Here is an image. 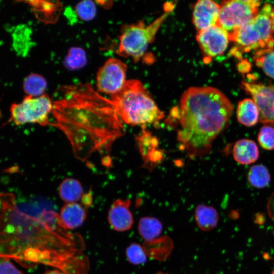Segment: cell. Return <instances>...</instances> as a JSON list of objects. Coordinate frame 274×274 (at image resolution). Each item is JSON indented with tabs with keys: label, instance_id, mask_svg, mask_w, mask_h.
I'll use <instances>...</instances> for the list:
<instances>
[{
	"label": "cell",
	"instance_id": "16",
	"mask_svg": "<svg viewBox=\"0 0 274 274\" xmlns=\"http://www.w3.org/2000/svg\"><path fill=\"white\" fill-rule=\"evenodd\" d=\"M236 115L238 121L248 127L255 125L260 121L259 109L252 99L246 98L238 103Z\"/></svg>",
	"mask_w": 274,
	"mask_h": 274
},
{
	"label": "cell",
	"instance_id": "3",
	"mask_svg": "<svg viewBox=\"0 0 274 274\" xmlns=\"http://www.w3.org/2000/svg\"><path fill=\"white\" fill-rule=\"evenodd\" d=\"M233 107L228 98L212 87H192L183 94L177 117V139L191 156L204 155L228 125Z\"/></svg>",
	"mask_w": 274,
	"mask_h": 274
},
{
	"label": "cell",
	"instance_id": "7",
	"mask_svg": "<svg viewBox=\"0 0 274 274\" xmlns=\"http://www.w3.org/2000/svg\"><path fill=\"white\" fill-rule=\"evenodd\" d=\"M220 5L218 25L230 37L257 15L260 2L256 0H231L223 1Z\"/></svg>",
	"mask_w": 274,
	"mask_h": 274
},
{
	"label": "cell",
	"instance_id": "25",
	"mask_svg": "<svg viewBox=\"0 0 274 274\" xmlns=\"http://www.w3.org/2000/svg\"><path fill=\"white\" fill-rule=\"evenodd\" d=\"M258 141L262 148L274 150V127L268 125L262 126L258 134Z\"/></svg>",
	"mask_w": 274,
	"mask_h": 274
},
{
	"label": "cell",
	"instance_id": "30",
	"mask_svg": "<svg viewBox=\"0 0 274 274\" xmlns=\"http://www.w3.org/2000/svg\"><path fill=\"white\" fill-rule=\"evenodd\" d=\"M42 274H65V273H64V272L58 269H55V270H47Z\"/></svg>",
	"mask_w": 274,
	"mask_h": 274
},
{
	"label": "cell",
	"instance_id": "24",
	"mask_svg": "<svg viewBox=\"0 0 274 274\" xmlns=\"http://www.w3.org/2000/svg\"><path fill=\"white\" fill-rule=\"evenodd\" d=\"M86 61L85 53L82 49L72 48L66 57L65 64L70 69H77L83 67Z\"/></svg>",
	"mask_w": 274,
	"mask_h": 274
},
{
	"label": "cell",
	"instance_id": "22",
	"mask_svg": "<svg viewBox=\"0 0 274 274\" xmlns=\"http://www.w3.org/2000/svg\"><path fill=\"white\" fill-rule=\"evenodd\" d=\"M254 60L269 77L274 79V49L255 52Z\"/></svg>",
	"mask_w": 274,
	"mask_h": 274
},
{
	"label": "cell",
	"instance_id": "6",
	"mask_svg": "<svg viewBox=\"0 0 274 274\" xmlns=\"http://www.w3.org/2000/svg\"><path fill=\"white\" fill-rule=\"evenodd\" d=\"M172 8L166 9L163 14L149 25H146L143 21H139L125 25L119 38L120 53L132 57L135 61L139 60L145 54L149 45L154 41Z\"/></svg>",
	"mask_w": 274,
	"mask_h": 274
},
{
	"label": "cell",
	"instance_id": "26",
	"mask_svg": "<svg viewBox=\"0 0 274 274\" xmlns=\"http://www.w3.org/2000/svg\"><path fill=\"white\" fill-rule=\"evenodd\" d=\"M77 16L84 21H89L95 17L96 9L95 4L91 1H83L75 6Z\"/></svg>",
	"mask_w": 274,
	"mask_h": 274
},
{
	"label": "cell",
	"instance_id": "10",
	"mask_svg": "<svg viewBox=\"0 0 274 274\" xmlns=\"http://www.w3.org/2000/svg\"><path fill=\"white\" fill-rule=\"evenodd\" d=\"M241 87L257 106L260 121L264 125H274V87L246 81L242 82Z\"/></svg>",
	"mask_w": 274,
	"mask_h": 274
},
{
	"label": "cell",
	"instance_id": "20",
	"mask_svg": "<svg viewBox=\"0 0 274 274\" xmlns=\"http://www.w3.org/2000/svg\"><path fill=\"white\" fill-rule=\"evenodd\" d=\"M250 185L256 188H264L270 183L271 177L268 169L262 164L252 166L247 174Z\"/></svg>",
	"mask_w": 274,
	"mask_h": 274
},
{
	"label": "cell",
	"instance_id": "9",
	"mask_svg": "<svg viewBox=\"0 0 274 274\" xmlns=\"http://www.w3.org/2000/svg\"><path fill=\"white\" fill-rule=\"evenodd\" d=\"M127 65L116 58L108 59L99 69L96 76L98 92L112 97L119 93L126 82Z\"/></svg>",
	"mask_w": 274,
	"mask_h": 274
},
{
	"label": "cell",
	"instance_id": "14",
	"mask_svg": "<svg viewBox=\"0 0 274 274\" xmlns=\"http://www.w3.org/2000/svg\"><path fill=\"white\" fill-rule=\"evenodd\" d=\"M234 160L242 165H249L256 162L259 156V151L256 143L249 139L237 141L233 147Z\"/></svg>",
	"mask_w": 274,
	"mask_h": 274
},
{
	"label": "cell",
	"instance_id": "5",
	"mask_svg": "<svg viewBox=\"0 0 274 274\" xmlns=\"http://www.w3.org/2000/svg\"><path fill=\"white\" fill-rule=\"evenodd\" d=\"M273 7L265 3L257 15L248 24L229 37L235 44L234 51L238 52H255L274 49V32L271 22Z\"/></svg>",
	"mask_w": 274,
	"mask_h": 274
},
{
	"label": "cell",
	"instance_id": "8",
	"mask_svg": "<svg viewBox=\"0 0 274 274\" xmlns=\"http://www.w3.org/2000/svg\"><path fill=\"white\" fill-rule=\"evenodd\" d=\"M53 110V104L48 95L26 96L21 102L11 105V118L17 125L37 123L47 126L49 124V114Z\"/></svg>",
	"mask_w": 274,
	"mask_h": 274
},
{
	"label": "cell",
	"instance_id": "17",
	"mask_svg": "<svg viewBox=\"0 0 274 274\" xmlns=\"http://www.w3.org/2000/svg\"><path fill=\"white\" fill-rule=\"evenodd\" d=\"M194 217L198 227L203 231L213 229L219 220L218 214L214 208L202 204L197 206Z\"/></svg>",
	"mask_w": 274,
	"mask_h": 274
},
{
	"label": "cell",
	"instance_id": "4",
	"mask_svg": "<svg viewBox=\"0 0 274 274\" xmlns=\"http://www.w3.org/2000/svg\"><path fill=\"white\" fill-rule=\"evenodd\" d=\"M110 99L121 121L128 125L158 124L164 117L142 83L137 80H128L123 89Z\"/></svg>",
	"mask_w": 274,
	"mask_h": 274
},
{
	"label": "cell",
	"instance_id": "32",
	"mask_svg": "<svg viewBox=\"0 0 274 274\" xmlns=\"http://www.w3.org/2000/svg\"><path fill=\"white\" fill-rule=\"evenodd\" d=\"M156 274H169V273H165L163 272H158Z\"/></svg>",
	"mask_w": 274,
	"mask_h": 274
},
{
	"label": "cell",
	"instance_id": "2",
	"mask_svg": "<svg viewBox=\"0 0 274 274\" xmlns=\"http://www.w3.org/2000/svg\"><path fill=\"white\" fill-rule=\"evenodd\" d=\"M61 90L64 97L53 104L56 125L68 138L77 157L84 148L86 156L108 150L123 131L111 99L89 84L65 86Z\"/></svg>",
	"mask_w": 274,
	"mask_h": 274
},
{
	"label": "cell",
	"instance_id": "33",
	"mask_svg": "<svg viewBox=\"0 0 274 274\" xmlns=\"http://www.w3.org/2000/svg\"><path fill=\"white\" fill-rule=\"evenodd\" d=\"M272 274H274V270H273V271L272 272Z\"/></svg>",
	"mask_w": 274,
	"mask_h": 274
},
{
	"label": "cell",
	"instance_id": "13",
	"mask_svg": "<svg viewBox=\"0 0 274 274\" xmlns=\"http://www.w3.org/2000/svg\"><path fill=\"white\" fill-rule=\"evenodd\" d=\"M130 200L118 199L111 206L108 221L111 228L118 232L130 230L133 224V217L130 209Z\"/></svg>",
	"mask_w": 274,
	"mask_h": 274
},
{
	"label": "cell",
	"instance_id": "18",
	"mask_svg": "<svg viewBox=\"0 0 274 274\" xmlns=\"http://www.w3.org/2000/svg\"><path fill=\"white\" fill-rule=\"evenodd\" d=\"M163 226L161 222L153 217H142L138 223L139 235L147 242L153 241L161 235Z\"/></svg>",
	"mask_w": 274,
	"mask_h": 274
},
{
	"label": "cell",
	"instance_id": "29",
	"mask_svg": "<svg viewBox=\"0 0 274 274\" xmlns=\"http://www.w3.org/2000/svg\"><path fill=\"white\" fill-rule=\"evenodd\" d=\"M82 203L85 207L90 206L92 203V197L90 193L84 195L81 198Z\"/></svg>",
	"mask_w": 274,
	"mask_h": 274
},
{
	"label": "cell",
	"instance_id": "27",
	"mask_svg": "<svg viewBox=\"0 0 274 274\" xmlns=\"http://www.w3.org/2000/svg\"><path fill=\"white\" fill-rule=\"evenodd\" d=\"M0 274H24L11 262L9 258L1 257Z\"/></svg>",
	"mask_w": 274,
	"mask_h": 274
},
{
	"label": "cell",
	"instance_id": "15",
	"mask_svg": "<svg viewBox=\"0 0 274 274\" xmlns=\"http://www.w3.org/2000/svg\"><path fill=\"white\" fill-rule=\"evenodd\" d=\"M60 218L68 230H73L81 226L86 218L85 208L76 202L67 203L61 209Z\"/></svg>",
	"mask_w": 274,
	"mask_h": 274
},
{
	"label": "cell",
	"instance_id": "19",
	"mask_svg": "<svg viewBox=\"0 0 274 274\" xmlns=\"http://www.w3.org/2000/svg\"><path fill=\"white\" fill-rule=\"evenodd\" d=\"M59 194L61 199L67 203L76 202L81 199L84 192L78 180L74 178H66L59 185Z\"/></svg>",
	"mask_w": 274,
	"mask_h": 274
},
{
	"label": "cell",
	"instance_id": "1",
	"mask_svg": "<svg viewBox=\"0 0 274 274\" xmlns=\"http://www.w3.org/2000/svg\"><path fill=\"white\" fill-rule=\"evenodd\" d=\"M1 257L22 266L43 264L65 274H87L88 257L81 235L68 231L55 211L46 207L19 208L15 196L1 195Z\"/></svg>",
	"mask_w": 274,
	"mask_h": 274
},
{
	"label": "cell",
	"instance_id": "21",
	"mask_svg": "<svg viewBox=\"0 0 274 274\" xmlns=\"http://www.w3.org/2000/svg\"><path fill=\"white\" fill-rule=\"evenodd\" d=\"M47 87L45 78L37 74H31L24 80L23 87L27 95L32 97L40 96L44 94Z\"/></svg>",
	"mask_w": 274,
	"mask_h": 274
},
{
	"label": "cell",
	"instance_id": "23",
	"mask_svg": "<svg viewBox=\"0 0 274 274\" xmlns=\"http://www.w3.org/2000/svg\"><path fill=\"white\" fill-rule=\"evenodd\" d=\"M126 256L129 263L141 265L147 261V254L144 249L138 243H131L126 249Z\"/></svg>",
	"mask_w": 274,
	"mask_h": 274
},
{
	"label": "cell",
	"instance_id": "31",
	"mask_svg": "<svg viewBox=\"0 0 274 274\" xmlns=\"http://www.w3.org/2000/svg\"><path fill=\"white\" fill-rule=\"evenodd\" d=\"M271 22L273 31L274 32V7H273L272 13H271Z\"/></svg>",
	"mask_w": 274,
	"mask_h": 274
},
{
	"label": "cell",
	"instance_id": "12",
	"mask_svg": "<svg viewBox=\"0 0 274 274\" xmlns=\"http://www.w3.org/2000/svg\"><path fill=\"white\" fill-rule=\"evenodd\" d=\"M220 5L211 0H200L194 7L193 23L197 32L218 25Z\"/></svg>",
	"mask_w": 274,
	"mask_h": 274
},
{
	"label": "cell",
	"instance_id": "11",
	"mask_svg": "<svg viewBox=\"0 0 274 274\" xmlns=\"http://www.w3.org/2000/svg\"><path fill=\"white\" fill-rule=\"evenodd\" d=\"M196 38L207 59L224 53L230 41L228 33L219 25L197 32Z\"/></svg>",
	"mask_w": 274,
	"mask_h": 274
},
{
	"label": "cell",
	"instance_id": "28",
	"mask_svg": "<svg viewBox=\"0 0 274 274\" xmlns=\"http://www.w3.org/2000/svg\"><path fill=\"white\" fill-rule=\"evenodd\" d=\"M267 209L269 216L274 220V193L268 201Z\"/></svg>",
	"mask_w": 274,
	"mask_h": 274
}]
</instances>
